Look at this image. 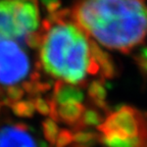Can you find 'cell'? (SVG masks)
I'll return each mask as SVG.
<instances>
[{
  "label": "cell",
  "mask_w": 147,
  "mask_h": 147,
  "mask_svg": "<svg viewBox=\"0 0 147 147\" xmlns=\"http://www.w3.org/2000/svg\"><path fill=\"white\" fill-rule=\"evenodd\" d=\"M71 9L74 23L110 50L127 53L147 36L145 0H78Z\"/></svg>",
  "instance_id": "1"
},
{
  "label": "cell",
  "mask_w": 147,
  "mask_h": 147,
  "mask_svg": "<svg viewBox=\"0 0 147 147\" xmlns=\"http://www.w3.org/2000/svg\"><path fill=\"white\" fill-rule=\"evenodd\" d=\"M90 59L89 37L71 21L55 24L44 35L40 62L53 78L85 86Z\"/></svg>",
  "instance_id": "2"
},
{
  "label": "cell",
  "mask_w": 147,
  "mask_h": 147,
  "mask_svg": "<svg viewBox=\"0 0 147 147\" xmlns=\"http://www.w3.org/2000/svg\"><path fill=\"white\" fill-rule=\"evenodd\" d=\"M97 130L102 135L130 141L134 147H147V124L142 115L130 106H122L109 113Z\"/></svg>",
  "instance_id": "3"
},
{
  "label": "cell",
  "mask_w": 147,
  "mask_h": 147,
  "mask_svg": "<svg viewBox=\"0 0 147 147\" xmlns=\"http://www.w3.org/2000/svg\"><path fill=\"white\" fill-rule=\"evenodd\" d=\"M30 60L27 53L11 40H0V84L13 86L28 76Z\"/></svg>",
  "instance_id": "4"
},
{
  "label": "cell",
  "mask_w": 147,
  "mask_h": 147,
  "mask_svg": "<svg viewBox=\"0 0 147 147\" xmlns=\"http://www.w3.org/2000/svg\"><path fill=\"white\" fill-rule=\"evenodd\" d=\"M16 13V0H0V40H25Z\"/></svg>",
  "instance_id": "5"
},
{
  "label": "cell",
  "mask_w": 147,
  "mask_h": 147,
  "mask_svg": "<svg viewBox=\"0 0 147 147\" xmlns=\"http://www.w3.org/2000/svg\"><path fill=\"white\" fill-rule=\"evenodd\" d=\"M0 147H38L30 133V127L24 123L7 125L0 129Z\"/></svg>",
  "instance_id": "6"
},
{
  "label": "cell",
  "mask_w": 147,
  "mask_h": 147,
  "mask_svg": "<svg viewBox=\"0 0 147 147\" xmlns=\"http://www.w3.org/2000/svg\"><path fill=\"white\" fill-rule=\"evenodd\" d=\"M51 98L56 102L57 105H63L73 102L82 103L85 95L80 86L71 85L61 80H57L53 85V93Z\"/></svg>",
  "instance_id": "7"
},
{
  "label": "cell",
  "mask_w": 147,
  "mask_h": 147,
  "mask_svg": "<svg viewBox=\"0 0 147 147\" xmlns=\"http://www.w3.org/2000/svg\"><path fill=\"white\" fill-rule=\"evenodd\" d=\"M89 48L91 57L99 64L100 67V76L102 80L111 79L115 76V67L113 59L108 53L99 47L98 43L92 39H89Z\"/></svg>",
  "instance_id": "8"
},
{
  "label": "cell",
  "mask_w": 147,
  "mask_h": 147,
  "mask_svg": "<svg viewBox=\"0 0 147 147\" xmlns=\"http://www.w3.org/2000/svg\"><path fill=\"white\" fill-rule=\"evenodd\" d=\"M87 94L91 103L94 105V107L103 110L104 113L109 111L107 103H106V96L107 91L105 88L104 80H94L92 81L88 86Z\"/></svg>",
  "instance_id": "9"
},
{
  "label": "cell",
  "mask_w": 147,
  "mask_h": 147,
  "mask_svg": "<svg viewBox=\"0 0 147 147\" xmlns=\"http://www.w3.org/2000/svg\"><path fill=\"white\" fill-rule=\"evenodd\" d=\"M86 106L79 102L67 103L59 105L57 107L58 122L67 124L69 126H76L80 119L82 117L83 113L85 111Z\"/></svg>",
  "instance_id": "10"
},
{
  "label": "cell",
  "mask_w": 147,
  "mask_h": 147,
  "mask_svg": "<svg viewBox=\"0 0 147 147\" xmlns=\"http://www.w3.org/2000/svg\"><path fill=\"white\" fill-rule=\"evenodd\" d=\"M103 123V117L96 107H86L82 117L76 126H74V131L85 130L89 127H98Z\"/></svg>",
  "instance_id": "11"
},
{
  "label": "cell",
  "mask_w": 147,
  "mask_h": 147,
  "mask_svg": "<svg viewBox=\"0 0 147 147\" xmlns=\"http://www.w3.org/2000/svg\"><path fill=\"white\" fill-rule=\"evenodd\" d=\"M51 86H52V84L50 82H42L41 80H28L23 82V84H22V87H23L25 93H28L30 96L34 97H38L40 94L50 90Z\"/></svg>",
  "instance_id": "12"
},
{
  "label": "cell",
  "mask_w": 147,
  "mask_h": 147,
  "mask_svg": "<svg viewBox=\"0 0 147 147\" xmlns=\"http://www.w3.org/2000/svg\"><path fill=\"white\" fill-rule=\"evenodd\" d=\"M100 139V135L97 132L88 130H79L74 132V142L83 146H94Z\"/></svg>",
  "instance_id": "13"
},
{
  "label": "cell",
  "mask_w": 147,
  "mask_h": 147,
  "mask_svg": "<svg viewBox=\"0 0 147 147\" xmlns=\"http://www.w3.org/2000/svg\"><path fill=\"white\" fill-rule=\"evenodd\" d=\"M12 113L20 117H32L35 115L36 108L34 105V101L29 99V100H21L18 102H14L11 106Z\"/></svg>",
  "instance_id": "14"
},
{
  "label": "cell",
  "mask_w": 147,
  "mask_h": 147,
  "mask_svg": "<svg viewBox=\"0 0 147 147\" xmlns=\"http://www.w3.org/2000/svg\"><path fill=\"white\" fill-rule=\"evenodd\" d=\"M42 129H43V135L47 140V142L50 143L51 145L55 144L56 138H57L58 133L60 131L57 123L50 117L45 119L42 123Z\"/></svg>",
  "instance_id": "15"
},
{
  "label": "cell",
  "mask_w": 147,
  "mask_h": 147,
  "mask_svg": "<svg viewBox=\"0 0 147 147\" xmlns=\"http://www.w3.org/2000/svg\"><path fill=\"white\" fill-rule=\"evenodd\" d=\"M44 33L40 31H35L30 34H28L25 38V43L28 47L32 49H40L44 40Z\"/></svg>",
  "instance_id": "16"
},
{
  "label": "cell",
  "mask_w": 147,
  "mask_h": 147,
  "mask_svg": "<svg viewBox=\"0 0 147 147\" xmlns=\"http://www.w3.org/2000/svg\"><path fill=\"white\" fill-rule=\"evenodd\" d=\"M74 142V132L69 129H61L55 141V147H67Z\"/></svg>",
  "instance_id": "17"
},
{
  "label": "cell",
  "mask_w": 147,
  "mask_h": 147,
  "mask_svg": "<svg viewBox=\"0 0 147 147\" xmlns=\"http://www.w3.org/2000/svg\"><path fill=\"white\" fill-rule=\"evenodd\" d=\"M6 98L10 101L11 105L14 102H18V101H21V99L25 95V91H24L23 87L18 85H13V86H9L6 89Z\"/></svg>",
  "instance_id": "18"
},
{
  "label": "cell",
  "mask_w": 147,
  "mask_h": 147,
  "mask_svg": "<svg viewBox=\"0 0 147 147\" xmlns=\"http://www.w3.org/2000/svg\"><path fill=\"white\" fill-rule=\"evenodd\" d=\"M34 105L35 108L40 115H50V105L49 101L42 98L41 96L35 97L34 98Z\"/></svg>",
  "instance_id": "19"
},
{
  "label": "cell",
  "mask_w": 147,
  "mask_h": 147,
  "mask_svg": "<svg viewBox=\"0 0 147 147\" xmlns=\"http://www.w3.org/2000/svg\"><path fill=\"white\" fill-rule=\"evenodd\" d=\"M40 2L48 14L55 13L61 7V0H40Z\"/></svg>",
  "instance_id": "20"
},
{
  "label": "cell",
  "mask_w": 147,
  "mask_h": 147,
  "mask_svg": "<svg viewBox=\"0 0 147 147\" xmlns=\"http://www.w3.org/2000/svg\"><path fill=\"white\" fill-rule=\"evenodd\" d=\"M99 73H100V67H99V64L91 57L89 65H88V69H87V74L92 75V76H95V75H97V74H99Z\"/></svg>",
  "instance_id": "21"
},
{
  "label": "cell",
  "mask_w": 147,
  "mask_h": 147,
  "mask_svg": "<svg viewBox=\"0 0 147 147\" xmlns=\"http://www.w3.org/2000/svg\"><path fill=\"white\" fill-rule=\"evenodd\" d=\"M39 147H51V146H49V145L47 144L45 141H40V142H39Z\"/></svg>",
  "instance_id": "22"
},
{
  "label": "cell",
  "mask_w": 147,
  "mask_h": 147,
  "mask_svg": "<svg viewBox=\"0 0 147 147\" xmlns=\"http://www.w3.org/2000/svg\"><path fill=\"white\" fill-rule=\"evenodd\" d=\"M1 105H2V104H1V103H0V109H1Z\"/></svg>",
  "instance_id": "23"
},
{
  "label": "cell",
  "mask_w": 147,
  "mask_h": 147,
  "mask_svg": "<svg viewBox=\"0 0 147 147\" xmlns=\"http://www.w3.org/2000/svg\"><path fill=\"white\" fill-rule=\"evenodd\" d=\"M51 147H52V146H51Z\"/></svg>",
  "instance_id": "24"
}]
</instances>
